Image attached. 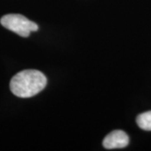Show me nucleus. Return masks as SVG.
I'll use <instances>...</instances> for the list:
<instances>
[{"label": "nucleus", "mask_w": 151, "mask_h": 151, "mask_svg": "<svg viewBox=\"0 0 151 151\" xmlns=\"http://www.w3.org/2000/svg\"><path fill=\"white\" fill-rule=\"evenodd\" d=\"M47 79L37 70H24L17 73L10 81V90L15 96L31 97L40 92L46 86Z\"/></svg>", "instance_id": "obj_1"}, {"label": "nucleus", "mask_w": 151, "mask_h": 151, "mask_svg": "<svg viewBox=\"0 0 151 151\" xmlns=\"http://www.w3.org/2000/svg\"><path fill=\"white\" fill-rule=\"evenodd\" d=\"M1 24L22 37H28L30 33L37 31L39 26L26 17L18 14H9L1 18Z\"/></svg>", "instance_id": "obj_2"}, {"label": "nucleus", "mask_w": 151, "mask_h": 151, "mask_svg": "<svg viewBox=\"0 0 151 151\" xmlns=\"http://www.w3.org/2000/svg\"><path fill=\"white\" fill-rule=\"evenodd\" d=\"M129 143V138L125 132L122 130H114L104 138L103 145L107 150H113L124 148Z\"/></svg>", "instance_id": "obj_3"}, {"label": "nucleus", "mask_w": 151, "mask_h": 151, "mask_svg": "<svg viewBox=\"0 0 151 151\" xmlns=\"http://www.w3.org/2000/svg\"><path fill=\"white\" fill-rule=\"evenodd\" d=\"M136 122L140 129L146 131H151V111L139 114L137 117Z\"/></svg>", "instance_id": "obj_4"}]
</instances>
